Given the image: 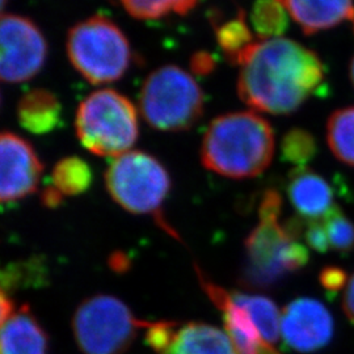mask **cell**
Listing matches in <instances>:
<instances>
[{
	"label": "cell",
	"mask_w": 354,
	"mask_h": 354,
	"mask_svg": "<svg viewBox=\"0 0 354 354\" xmlns=\"http://www.w3.org/2000/svg\"><path fill=\"white\" fill-rule=\"evenodd\" d=\"M238 93L254 111L290 114L315 95L324 82V64L304 45L274 38L254 42L239 59Z\"/></svg>",
	"instance_id": "1"
},
{
	"label": "cell",
	"mask_w": 354,
	"mask_h": 354,
	"mask_svg": "<svg viewBox=\"0 0 354 354\" xmlns=\"http://www.w3.org/2000/svg\"><path fill=\"white\" fill-rule=\"evenodd\" d=\"M274 133L253 112H235L210 122L201 146L203 165L230 178L259 176L272 163Z\"/></svg>",
	"instance_id": "2"
},
{
	"label": "cell",
	"mask_w": 354,
	"mask_h": 354,
	"mask_svg": "<svg viewBox=\"0 0 354 354\" xmlns=\"http://www.w3.org/2000/svg\"><path fill=\"white\" fill-rule=\"evenodd\" d=\"M76 136L88 151L99 156H121L140 134L134 104L114 89H97L80 102L75 115Z\"/></svg>",
	"instance_id": "3"
},
{
	"label": "cell",
	"mask_w": 354,
	"mask_h": 354,
	"mask_svg": "<svg viewBox=\"0 0 354 354\" xmlns=\"http://www.w3.org/2000/svg\"><path fill=\"white\" fill-rule=\"evenodd\" d=\"M66 50L76 71L99 86L113 83L127 74L131 46L120 26L105 16H92L68 30Z\"/></svg>",
	"instance_id": "4"
},
{
	"label": "cell",
	"mask_w": 354,
	"mask_h": 354,
	"mask_svg": "<svg viewBox=\"0 0 354 354\" xmlns=\"http://www.w3.org/2000/svg\"><path fill=\"white\" fill-rule=\"evenodd\" d=\"M140 111L155 130L185 131L203 114V93L185 70L168 64L153 70L140 93Z\"/></svg>",
	"instance_id": "5"
},
{
	"label": "cell",
	"mask_w": 354,
	"mask_h": 354,
	"mask_svg": "<svg viewBox=\"0 0 354 354\" xmlns=\"http://www.w3.org/2000/svg\"><path fill=\"white\" fill-rule=\"evenodd\" d=\"M105 185L115 203L133 214L160 215L171 189L165 165L150 153L129 151L115 158L105 172Z\"/></svg>",
	"instance_id": "6"
},
{
	"label": "cell",
	"mask_w": 354,
	"mask_h": 354,
	"mask_svg": "<svg viewBox=\"0 0 354 354\" xmlns=\"http://www.w3.org/2000/svg\"><path fill=\"white\" fill-rule=\"evenodd\" d=\"M150 324L138 320L127 304L112 295L86 299L73 319L76 342L84 354L125 353L138 330Z\"/></svg>",
	"instance_id": "7"
},
{
	"label": "cell",
	"mask_w": 354,
	"mask_h": 354,
	"mask_svg": "<svg viewBox=\"0 0 354 354\" xmlns=\"http://www.w3.org/2000/svg\"><path fill=\"white\" fill-rule=\"evenodd\" d=\"M49 45L39 26L26 16L0 15V82L23 83L44 68Z\"/></svg>",
	"instance_id": "8"
},
{
	"label": "cell",
	"mask_w": 354,
	"mask_h": 354,
	"mask_svg": "<svg viewBox=\"0 0 354 354\" xmlns=\"http://www.w3.org/2000/svg\"><path fill=\"white\" fill-rule=\"evenodd\" d=\"M290 236L279 222H260L245 239L243 283L251 288H270L289 274L286 252Z\"/></svg>",
	"instance_id": "9"
},
{
	"label": "cell",
	"mask_w": 354,
	"mask_h": 354,
	"mask_svg": "<svg viewBox=\"0 0 354 354\" xmlns=\"http://www.w3.org/2000/svg\"><path fill=\"white\" fill-rule=\"evenodd\" d=\"M44 165L23 137L0 133V203H15L37 190Z\"/></svg>",
	"instance_id": "10"
},
{
	"label": "cell",
	"mask_w": 354,
	"mask_h": 354,
	"mask_svg": "<svg viewBox=\"0 0 354 354\" xmlns=\"http://www.w3.org/2000/svg\"><path fill=\"white\" fill-rule=\"evenodd\" d=\"M333 319L326 306L313 298H298L281 315V335L294 351L311 353L333 337Z\"/></svg>",
	"instance_id": "11"
},
{
	"label": "cell",
	"mask_w": 354,
	"mask_h": 354,
	"mask_svg": "<svg viewBox=\"0 0 354 354\" xmlns=\"http://www.w3.org/2000/svg\"><path fill=\"white\" fill-rule=\"evenodd\" d=\"M197 272L203 290L213 304L223 311L226 332L236 354H259L263 340L247 311L232 302L230 292L203 277L198 269Z\"/></svg>",
	"instance_id": "12"
},
{
	"label": "cell",
	"mask_w": 354,
	"mask_h": 354,
	"mask_svg": "<svg viewBox=\"0 0 354 354\" xmlns=\"http://www.w3.org/2000/svg\"><path fill=\"white\" fill-rule=\"evenodd\" d=\"M292 207L307 221L322 219L333 205V192L327 180L307 167L292 169L288 183Z\"/></svg>",
	"instance_id": "13"
},
{
	"label": "cell",
	"mask_w": 354,
	"mask_h": 354,
	"mask_svg": "<svg viewBox=\"0 0 354 354\" xmlns=\"http://www.w3.org/2000/svg\"><path fill=\"white\" fill-rule=\"evenodd\" d=\"M304 35L340 26L354 20V0H281Z\"/></svg>",
	"instance_id": "14"
},
{
	"label": "cell",
	"mask_w": 354,
	"mask_h": 354,
	"mask_svg": "<svg viewBox=\"0 0 354 354\" xmlns=\"http://www.w3.org/2000/svg\"><path fill=\"white\" fill-rule=\"evenodd\" d=\"M49 342L28 306L13 313L0 327V354H48Z\"/></svg>",
	"instance_id": "15"
},
{
	"label": "cell",
	"mask_w": 354,
	"mask_h": 354,
	"mask_svg": "<svg viewBox=\"0 0 354 354\" xmlns=\"http://www.w3.org/2000/svg\"><path fill=\"white\" fill-rule=\"evenodd\" d=\"M62 105L49 89L36 88L26 93L17 104L20 125L32 134H48L59 125Z\"/></svg>",
	"instance_id": "16"
},
{
	"label": "cell",
	"mask_w": 354,
	"mask_h": 354,
	"mask_svg": "<svg viewBox=\"0 0 354 354\" xmlns=\"http://www.w3.org/2000/svg\"><path fill=\"white\" fill-rule=\"evenodd\" d=\"M162 354H236L228 335L221 329L189 323L178 329L171 345Z\"/></svg>",
	"instance_id": "17"
},
{
	"label": "cell",
	"mask_w": 354,
	"mask_h": 354,
	"mask_svg": "<svg viewBox=\"0 0 354 354\" xmlns=\"http://www.w3.org/2000/svg\"><path fill=\"white\" fill-rule=\"evenodd\" d=\"M231 299L252 319L261 340L272 345L279 342L281 336V314L279 307L272 299L261 295H250L241 291L230 292Z\"/></svg>",
	"instance_id": "18"
},
{
	"label": "cell",
	"mask_w": 354,
	"mask_h": 354,
	"mask_svg": "<svg viewBox=\"0 0 354 354\" xmlns=\"http://www.w3.org/2000/svg\"><path fill=\"white\" fill-rule=\"evenodd\" d=\"M327 140L330 151L340 162L354 167V106L330 114Z\"/></svg>",
	"instance_id": "19"
},
{
	"label": "cell",
	"mask_w": 354,
	"mask_h": 354,
	"mask_svg": "<svg viewBox=\"0 0 354 354\" xmlns=\"http://www.w3.org/2000/svg\"><path fill=\"white\" fill-rule=\"evenodd\" d=\"M92 169L86 160L79 156L61 159L53 169V185L64 196H79L87 192L92 184Z\"/></svg>",
	"instance_id": "20"
},
{
	"label": "cell",
	"mask_w": 354,
	"mask_h": 354,
	"mask_svg": "<svg viewBox=\"0 0 354 354\" xmlns=\"http://www.w3.org/2000/svg\"><path fill=\"white\" fill-rule=\"evenodd\" d=\"M254 33L264 39L282 36L289 28V12L281 0H256L251 12Z\"/></svg>",
	"instance_id": "21"
},
{
	"label": "cell",
	"mask_w": 354,
	"mask_h": 354,
	"mask_svg": "<svg viewBox=\"0 0 354 354\" xmlns=\"http://www.w3.org/2000/svg\"><path fill=\"white\" fill-rule=\"evenodd\" d=\"M216 41L228 62L238 66L241 55L254 44L252 33L245 23V15L241 11L236 19L228 20L218 26Z\"/></svg>",
	"instance_id": "22"
},
{
	"label": "cell",
	"mask_w": 354,
	"mask_h": 354,
	"mask_svg": "<svg viewBox=\"0 0 354 354\" xmlns=\"http://www.w3.org/2000/svg\"><path fill=\"white\" fill-rule=\"evenodd\" d=\"M129 15L140 20H155L169 13L187 15L200 0H120Z\"/></svg>",
	"instance_id": "23"
},
{
	"label": "cell",
	"mask_w": 354,
	"mask_h": 354,
	"mask_svg": "<svg viewBox=\"0 0 354 354\" xmlns=\"http://www.w3.org/2000/svg\"><path fill=\"white\" fill-rule=\"evenodd\" d=\"M317 153L315 137L301 127L289 130L281 142V155L288 163L298 167H306Z\"/></svg>",
	"instance_id": "24"
},
{
	"label": "cell",
	"mask_w": 354,
	"mask_h": 354,
	"mask_svg": "<svg viewBox=\"0 0 354 354\" xmlns=\"http://www.w3.org/2000/svg\"><path fill=\"white\" fill-rule=\"evenodd\" d=\"M328 235L329 245L332 250L349 252L354 248V225L342 213L339 206H333L322 218Z\"/></svg>",
	"instance_id": "25"
},
{
	"label": "cell",
	"mask_w": 354,
	"mask_h": 354,
	"mask_svg": "<svg viewBox=\"0 0 354 354\" xmlns=\"http://www.w3.org/2000/svg\"><path fill=\"white\" fill-rule=\"evenodd\" d=\"M176 324L171 322H158L151 323L146 332L147 345L159 354L163 353L165 349L174 342L176 336Z\"/></svg>",
	"instance_id": "26"
},
{
	"label": "cell",
	"mask_w": 354,
	"mask_h": 354,
	"mask_svg": "<svg viewBox=\"0 0 354 354\" xmlns=\"http://www.w3.org/2000/svg\"><path fill=\"white\" fill-rule=\"evenodd\" d=\"M304 239L307 241L308 247H311L317 252H328L330 248L328 235L322 219L308 221V225L304 230Z\"/></svg>",
	"instance_id": "27"
},
{
	"label": "cell",
	"mask_w": 354,
	"mask_h": 354,
	"mask_svg": "<svg viewBox=\"0 0 354 354\" xmlns=\"http://www.w3.org/2000/svg\"><path fill=\"white\" fill-rule=\"evenodd\" d=\"M282 207V197L277 190H266L259 209L260 222H279Z\"/></svg>",
	"instance_id": "28"
},
{
	"label": "cell",
	"mask_w": 354,
	"mask_h": 354,
	"mask_svg": "<svg viewBox=\"0 0 354 354\" xmlns=\"http://www.w3.org/2000/svg\"><path fill=\"white\" fill-rule=\"evenodd\" d=\"M319 281L322 286L330 292L342 290L349 282L346 272L337 266H326L319 274Z\"/></svg>",
	"instance_id": "29"
},
{
	"label": "cell",
	"mask_w": 354,
	"mask_h": 354,
	"mask_svg": "<svg viewBox=\"0 0 354 354\" xmlns=\"http://www.w3.org/2000/svg\"><path fill=\"white\" fill-rule=\"evenodd\" d=\"M215 68V61L212 54L206 51L194 53L190 58V70L194 75H209Z\"/></svg>",
	"instance_id": "30"
},
{
	"label": "cell",
	"mask_w": 354,
	"mask_h": 354,
	"mask_svg": "<svg viewBox=\"0 0 354 354\" xmlns=\"http://www.w3.org/2000/svg\"><path fill=\"white\" fill-rule=\"evenodd\" d=\"M342 310L346 317L354 324V274L345 288L342 298Z\"/></svg>",
	"instance_id": "31"
},
{
	"label": "cell",
	"mask_w": 354,
	"mask_h": 354,
	"mask_svg": "<svg viewBox=\"0 0 354 354\" xmlns=\"http://www.w3.org/2000/svg\"><path fill=\"white\" fill-rule=\"evenodd\" d=\"M62 197H64V194L54 185H50L42 192L41 201L48 207H57L59 203H62Z\"/></svg>",
	"instance_id": "32"
},
{
	"label": "cell",
	"mask_w": 354,
	"mask_h": 354,
	"mask_svg": "<svg viewBox=\"0 0 354 354\" xmlns=\"http://www.w3.org/2000/svg\"><path fill=\"white\" fill-rule=\"evenodd\" d=\"M12 301L0 290V327L3 326V323L12 315L13 311Z\"/></svg>",
	"instance_id": "33"
},
{
	"label": "cell",
	"mask_w": 354,
	"mask_h": 354,
	"mask_svg": "<svg viewBox=\"0 0 354 354\" xmlns=\"http://www.w3.org/2000/svg\"><path fill=\"white\" fill-rule=\"evenodd\" d=\"M259 354H279L277 351H274L273 348H272V345H269V344H266V342H263L261 344V346H260V352Z\"/></svg>",
	"instance_id": "34"
},
{
	"label": "cell",
	"mask_w": 354,
	"mask_h": 354,
	"mask_svg": "<svg viewBox=\"0 0 354 354\" xmlns=\"http://www.w3.org/2000/svg\"><path fill=\"white\" fill-rule=\"evenodd\" d=\"M349 75H351V82L354 86V57L351 61V67H349Z\"/></svg>",
	"instance_id": "35"
},
{
	"label": "cell",
	"mask_w": 354,
	"mask_h": 354,
	"mask_svg": "<svg viewBox=\"0 0 354 354\" xmlns=\"http://www.w3.org/2000/svg\"><path fill=\"white\" fill-rule=\"evenodd\" d=\"M7 1H8V0H0V12H1V11H3V8L6 7Z\"/></svg>",
	"instance_id": "36"
},
{
	"label": "cell",
	"mask_w": 354,
	"mask_h": 354,
	"mask_svg": "<svg viewBox=\"0 0 354 354\" xmlns=\"http://www.w3.org/2000/svg\"><path fill=\"white\" fill-rule=\"evenodd\" d=\"M0 105H1V93H0Z\"/></svg>",
	"instance_id": "37"
}]
</instances>
